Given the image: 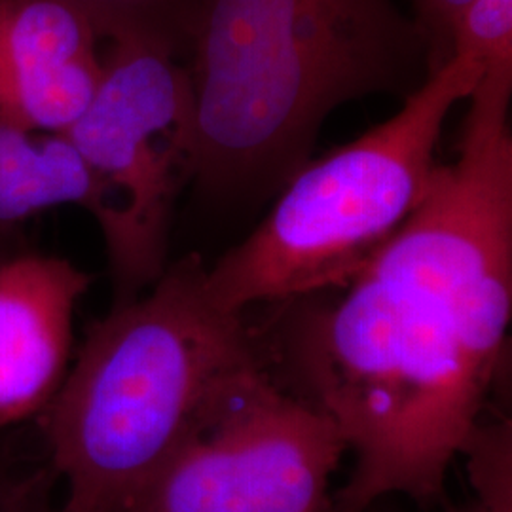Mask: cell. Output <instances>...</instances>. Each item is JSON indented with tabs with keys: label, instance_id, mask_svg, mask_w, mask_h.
<instances>
[{
	"label": "cell",
	"instance_id": "cell-17",
	"mask_svg": "<svg viewBox=\"0 0 512 512\" xmlns=\"http://www.w3.org/2000/svg\"><path fill=\"white\" fill-rule=\"evenodd\" d=\"M42 512H65L63 511V509H61V507H59V505H54V503H50V505H48V507H46V509H44V511Z\"/></svg>",
	"mask_w": 512,
	"mask_h": 512
},
{
	"label": "cell",
	"instance_id": "cell-4",
	"mask_svg": "<svg viewBox=\"0 0 512 512\" xmlns=\"http://www.w3.org/2000/svg\"><path fill=\"white\" fill-rule=\"evenodd\" d=\"M482 73L454 52L393 118L296 171L255 232L207 268L211 298L247 311L348 287L427 194L442 126Z\"/></svg>",
	"mask_w": 512,
	"mask_h": 512
},
{
	"label": "cell",
	"instance_id": "cell-14",
	"mask_svg": "<svg viewBox=\"0 0 512 512\" xmlns=\"http://www.w3.org/2000/svg\"><path fill=\"white\" fill-rule=\"evenodd\" d=\"M471 0H412L421 33L427 40L431 73L440 69L454 54L458 21Z\"/></svg>",
	"mask_w": 512,
	"mask_h": 512
},
{
	"label": "cell",
	"instance_id": "cell-2",
	"mask_svg": "<svg viewBox=\"0 0 512 512\" xmlns=\"http://www.w3.org/2000/svg\"><path fill=\"white\" fill-rule=\"evenodd\" d=\"M181 54L194 181L226 200L281 190L332 110L380 93L406 99L431 74L420 25L393 0H192Z\"/></svg>",
	"mask_w": 512,
	"mask_h": 512
},
{
	"label": "cell",
	"instance_id": "cell-15",
	"mask_svg": "<svg viewBox=\"0 0 512 512\" xmlns=\"http://www.w3.org/2000/svg\"><path fill=\"white\" fill-rule=\"evenodd\" d=\"M21 251L16 238H14V228H2L0 226V262H4L8 256Z\"/></svg>",
	"mask_w": 512,
	"mask_h": 512
},
{
	"label": "cell",
	"instance_id": "cell-10",
	"mask_svg": "<svg viewBox=\"0 0 512 512\" xmlns=\"http://www.w3.org/2000/svg\"><path fill=\"white\" fill-rule=\"evenodd\" d=\"M92 21L99 37L162 38L183 46L184 19L192 0H63Z\"/></svg>",
	"mask_w": 512,
	"mask_h": 512
},
{
	"label": "cell",
	"instance_id": "cell-1",
	"mask_svg": "<svg viewBox=\"0 0 512 512\" xmlns=\"http://www.w3.org/2000/svg\"><path fill=\"white\" fill-rule=\"evenodd\" d=\"M344 289L336 300L315 293L266 304L255 323L268 370L321 410L355 456L332 512H370L389 495L437 505L509 338L370 268Z\"/></svg>",
	"mask_w": 512,
	"mask_h": 512
},
{
	"label": "cell",
	"instance_id": "cell-9",
	"mask_svg": "<svg viewBox=\"0 0 512 512\" xmlns=\"http://www.w3.org/2000/svg\"><path fill=\"white\" fill-rule=\"evenodd\" d=\"M97 209L92 173L63 133L0 126V226L14 228L42 211Z\"/></svg>",
	"mask_w": 512,
	"mask_h": 512
},
{
	"label": "cell",
	"instance_id": "cell-16",
	"mask_svg": "<svg viewBox=\"0 0 512 512\" xmlns=\"http://www.w3.org/2000/svg\"><path fill=\"white\" fill-rule=\"evenodd\" d=\"M450 512H490L486 511L484 507H480L478 503H471V505H467V507H463V509H456V511H450Z\"/></svg>",
	"mask_w": 512,
	"mask_h": 512
},
{
	"label": "cell",
	"instance_id": "cell-7",
	"mask_svg": "<svg viewBox=\"0 0 512 512\" xmlns=\"http://www.w3.org/2000/svg\"><path fill=\"white\" fill-rule=\"evenodd\" d=\"M99 40L63 0H0V126L65 133L99 86Z\"/></svg>",
	"mask_w": 512,
	"mask_h": 512
},
{
	"label": "cell",
	"instance_id": "cell-8",
	"mask_svg": "<svg viewBox=\"0 0 512 512\" xmlns=\"http://www.w3.org/2000/svg\"><path fill=\"white\" fill-rule=\"evenodd\" d=\"M93 277L61 256L18 251L0 262V431L37 420L63 384L74 311Z\"/></svg>",
	"mask_w": 512,
	"mask_h": 512
},
{
	"label": "cell",
	"instance_id": "cell-3",
	"mask_svg": "<svg viewBox=\"0 0 512 512\" xmlns=\"http://www.w3.org/2000/svg\"><path fill=\"white\" fill-rule=\"evenodd\" d=\"M268 368L255 319L220 308L198 255L86 332L37 418L65 512H120L230 395Z\"/></svg>",
	"mask_w": 512,
	"mask_h": 512
},
{
	"label": "cell",
	"instance_id": "cell-12",
	"mask_svg": "<svg viewBox=\"0 0 512 512\" xmlns=\"http://www.w3.org/2000/svg\"><path fill=\"white\" fill-rule=\"evenodd\" d=\"M454 52L473 55L486 78L512 80V0H471L458 21Z\"/></svg>",
	"mask_w": 512,
	"mask_h": 512
},
{
	"label": "cell",
	"instance_id": "cell-13",
	"mask_svg": "<svg viewBox=\"0 0 512 512\" xmlns=\"http://www.w3.org/2000/svg\"><path fill=\"white\" fill-rule=\"evenodd\" d=\"M57 480L46 452L42 459L21 454L14 440L0 442V512H42Z\"/></svg>",
	"mask_w": 512,
	"mask_h": 512
},
{
	"label": "cell",
	"instance_id": "cell-5",
	"mask_svg": "<svg viewBox=\"0 0 512 512\" xmlns=\"http://www.w3.org/2000/svg\"><path fill=\"white\" fill-rule=\"evenodd\" d=\"M181 50L162 38L110 40L90 105L63 133L97 186L112 304L150 289L169 260L175 202L196 173V110Z\"/></svg>",
	"mask_w": 512,
	"mask_h": 512
},
{
	"label": "cell",
	"instance_id": "cell-11",
	"mask_svg": "<svg viewBox=\"0 0 512 512\" xmlns=\"http://www.w3.org/2000/svg\"><path fill=\"white\" fill-rule=\"evenodd\" d=\"M461 454L469 461L476 503L490 512H512L511 420H480Z\"/></svg>",
	"mask_w": 512,
	"mask_h": 512
},
{
	"label": "cell",
	"instance_id": "cell-6",
	"mask_svg": "<svg viewBox=\"0 0 512 512\" xmlns=\"http://www.w3.org/2000/svg\"><path fill=\"white\" fill-rule=\"evenodd\" d=\"M348 446L313 404L249 376L120 512H332Z\"/></svg>",
	"mask_w": 512,
	"mask_h": 512
}]
</instances>
